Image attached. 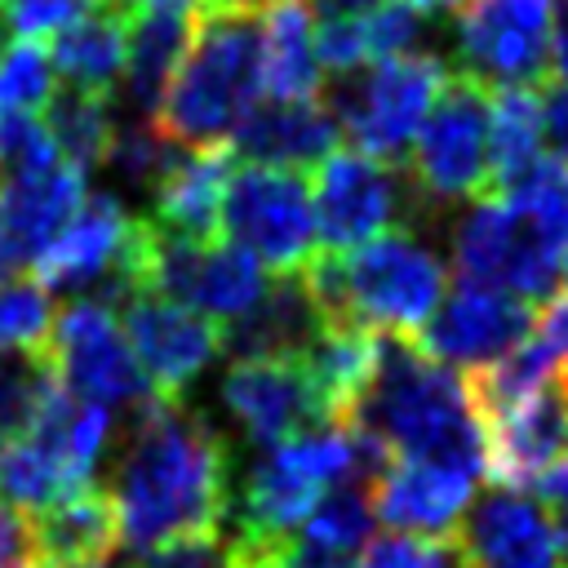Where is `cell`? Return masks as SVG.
<instances>
[{"instance_id": "cell-1", "label": "cell", "mask_w": 568, "mask_h": 568, "mask_svg": "<svg viewBox=\"0 0 568 568\" xmlns=\"http://www.w3.org/2000/svg\"><path fill=\"white\" fill-rule=\"evenodd\" d=\"M111 506L120 541L155 550L186 532H213L235 501V470L226 435L186 399H146L129 408L124 435H115Z\"/></svg>"}, {"instance_id": "cell-2", "label": "cell", "mask_w": 568, "mask_h": 568, "mask_svg": "<svg viewBox=\"0 0 568 568\" xmlns=\"http://www.w3.org/2000/svg\"><path fill=\"white\" fill-rule=\"evenodd\" d=\"M346 426L377 439L390 457L435 462L488 479V430L470 408L466 382L430 359L417 337L377 333L368 382Z\"/></svg>"}, {"instance_id": "cell-3", "label": "cell", "mask_w": 568, "mask_h": 568, "mask_svg": "<svg viewBox=\"0 0 568 568\" xmlns=\"http://www.w3.org/2000/svg\"><path fill=\"white\" fill-rule=\"evenodd\" d=\"M262 98V0H226L195 13L182 67L169 80L155 129L182 146H226Z\"/></svg>"}, {"instance_id": "cell-4", "label": "cell", "mask_w": 568, "mask_h": 568, "mask_svg": "<svg viewBox=\"0 0 568 568\" xmlns=\"http://www.w3.org/2000/svg\"><path fill=\"white\" fill-rule=\"evenodd\" d=\"M324 324L417 337L448 288V271L408 226L386 231L351 253H315L302 271Z\"/></svg>"}, {"instance_id": "cell-5", "label": "cell", "mask_w": 568, "mask_h": 568, "mask_svg": "<svg viewBox=\"0 0 568 568\" xmlns=\"http://www.w3.org/2000/svg\"><path fill=\"white\" fill-rule=\"evenodd\" d=\"M448 67L439 53H408L355 67L320 89V102L337 120V133L351 151L373 155L382 164H404Z\"/></svg>"}, {"instance_id": "cell-6", "label": "cell", "mask_w": 568, "mask_h": 568, "mask_svg": "<svg viewBox=\"0 0 568 568\" xmlns=\"http://www.w3.org/2000/svg\"><path fill=\"white\" fill-rule=\"evenodd\" d=\"M488 84L457 71L439 84L413 146H408V182L426 209H453L488 195Z\"/></svg>"}, {"instance_id": "cell-7", "label": "cell", "mask_w": 568, "mask_h": 568, "mask_svg": "<svg viewBox=\"0 0 568 568\" xmlns=\"http://www.w3.org/2000/svg\"><path fill=\"white\" fill-rule=\"evenodd\" d=\"M142 235L146 217H133L120 204V195H84L67 231L36 262V275L44 288L67 293L71 302H102L115 311L138 288Z\"/></svg>"}, {"instance_id": "cell-8", "label": "cell", "mask_w": 568, "mask_h": 568, "mask_svg": "<svg viewBox=\"0 0 568 568\" xmlns=\"http://www.w3.org/2000/svg\"><path fill=\"white\" fill-rule=\"evenodd\" d=\"M217 222L231 235V244H240L266 271L280 275H302L306 262L320 253L315 200L306 178L293 169H266V164L231 169L222 186Z\"/></svg>"}, {"instance_id": "cell-9", "label": "cell", "mask_w": 568, "mask_h": 568, "mask_svg": "<svg viewBox=\"0 0 568 568\" xmlns=\"http://www.w3.org/2000/svg\"><path fill=\"white\" fill-rule=\"evenodd\" d=\"M453 271L466 284L501 288L524 302H546L564 253L506 200V195H479L448 231Z\"/></svg>"}, {"instance_id": "cell-10", "label": "cell", "mask_w": 568, "mask_h": 568, "mask_svg": "<svg viewBox=\"0 0 568 568\" xmlns=\"http://www.w3.org/2000/svg\"><path fill=\"white\" fill-rule=\"evenodd\" d=\"M44 351L53 359L62 390H71L75 399L102 404L111 413L115 408L129 413V408L155 399V386L146 382L115 311L102 302H67L53 315Z\"/></svg>"}, {"instance_id": "cell-11", "label": "cell", "mask_w": 568, "mask_h": 568, "mask_svg": "<svg viewBox=\"0 0 568 568\" xmlns=\"http://www.w3.org/2000/svg\"><path fill=\"white\" fill-rule=\"evenodd\" d=\"M311 200H315V231L324 240V253H351L386 231H399L408 226L404 217L422 204L399 164H382L351 146L333 151L320 164Z\"/></svg>"}, {"instance_id": "cell-12", "label": "cell", "mask_w": 568, "mask_h": 568, "mask_svg": "<svg viewBox=\"0 0 568 568\" xmlns=\"http://www.w3.org/2000/svg\"><path fill=\"white\" fill-rule=\"evenodd\" d=\"M550 0H466L457 9V62L479 84H541L550 71Z\"/></svg>"}, {"instance_id": "cell-13", "label": "cell", "mask_w": 568, "mask_h": 568, "mask_svg": "<svg viewBox=\"0 0 568 568\" xmlns=\"http://www.w3.org/2000/svg\"><path fill=\"white\" fill-rule=\"evenodd\" d=\"M115 311H120L115 320L160 399H186L191 386L222 355V328L169 297L133 288Z\"/></svg>"}, {"instance_id": "cell-14", "label": "cell", "mask_w": 568, "mask_h": 568, "mask_svg": "<svg viewBox=\"0 0 568 568\" xmlns=\"http://www.w3.org/2000/svg\"><path fill=\"white\" fill-rule=\"evenodd\" d=\"M453 546L466 568H564L559 524L524 488L493 484L470 497Z\"/></svg>"}, {"instance_id": "cell-15", "label": "cell", "mask_w": 568, "mask_h": 568, "mask_svg": "<svg viewBox=\"0 0 568 568\" xmlns=\"http://www.w3.org/2000/svg\"><path fill=\"white\" fill-rule=\"evenodd\" d=\"M532 324H537L532 302L462 280L448 297H439V306L417 328V337L430 359L475 373L484 364H497L519 342H528Z\"/></svg>"}, {"instance_id": "cell-16", "label": "cell", "mask_w": 568, "mask_h": 568, "mask_svg": "<svg viewBox=\"0 0 568 568\" xmlns=\"http://www.w3.org/2000/svg\"><path fill=\"white\" fill-rule=\"evenodd\" d=\"M222 404L257 448H275L328 422L302 359H235L222 377Z\"/></svg>"}, {"instance_id": "cell-17", "label": "cell", "mask_w": 568, "mask_h": 568, "mask_svg": "<svg viewBox=\"0 0 568 568\" xmlns=\"http://www.w3.org/2000/svg\"><path fill=\"white\" fill-rule=\"evenodd\" d=\"M337 120L320 98H257L226 138V151L240 155V164L302 173L324 164L337 151Z\"/></svg>"}, {"instance_id": "cell-18", "label": "cell", "mask_w": 568, "mask_h": 568, "mask_svg": "<svg viewBox=\"0 0 568 568\" xmlns=\"http://www.w3.org/2000/svg\"><path fill=\"white\" fill-rule=\"evenodd\" d=\"M488 430V479L501 488H532L555 462L568 457V390L564 377L524 404L484 422Z\"/></svg>"}, {"instance_id": "cell-19", "label": "cell", "mask_w": 568, "mask_h": 568, "mask_svg": "<svg viewBox=\"0 0 568 568\" xmlns=\"http://www.w3.org/2000/svg\"><path fill=\"white\" fill-rule=\"evenodd\" d=\"M475 475L453 466L390 457L386 470L373 479V515L395 532L453 537L475 497Z\"/></svg>"}, {"instance_id": "cell-20", "label": "cell", "mask_w": 568, "mask_h": 568, "mask_svg": "<svg viewBox=\"0 0 568 568\" xmlns=\"http://www.w3.org/2000/svg\"><path fill=\"white\" fill-rule=\"evenodd\" d=\"M80 204H84V173L67 160L0 178V222L18 266L22 262L36 266L49 253V244L67 231Z\"/></svg>"}, {"instance_id": "cell-21", "label": "cell", "mask_w": 568, "mask_h": 568, "mask_svg": "<svg viewBox=\"0 0 568 568\" xmlns=\"http://www.w3.org/2000/svg\"><path fill=\"white\" fill-rule=\"evenodd\" d=\"M195 13L169 0H138L124 13V93L133 120H155L173 71L191 44Z\"/></svg>"}, {"instance_id": "cell-22", "label": "cell", "mask_w": 568, "mask_h": 568, "mask_svg": "<svg viewBox=\"0 0 568 568\" xmlns=\"http://www.w3.org/2000/svg\"><path fill=\"white\" fill-rule=\"evenodd\" d=\"M324 333V315L302 275H280L266 284L253 311L222 328V351L235 359H297Z\"/></svg>"}, {"instance_id": "cell-23", "label": "cell", "mask_w": 568, "mask_h": 568, "mask_svg": "<svg viewBox=\"0 0 568 568\" xmlns=\"http://www.w3.org/2000/svg\"><path fill=\"white\" fill-rule=\"evenodd\" d=\"M235 155L226 146H204V151H178L164 178L151 191V222L169 235L182 240H217L222 222V186L231 178Z\"/></svg>"}, {"instance_id": "cell-24", "label": "cell", "mask_w": 568, "mask_h": 568, "mask_svg": "<svg viewBox=\"0 0 568 568\" xmlns=\"http://www.w3.org/2000/svg\"><path fill=\"white\" fill-rule=\"evenodd\" d=\"M31 528H36V550L44 568H93L106 555H115V541H120L115 506L102 484L75 488L62 501L44 506L31 519Z\"/></svg>"}, {"instance_id": "cell-25", "label": "cell", "mask_w": 568, "mask_h": 568, "mask_svg": "<svg viewBox=\"0 0 568 568\" xmlns=\"http://www.w3.org/2000/svg\"><path fill=\"white\" fill-rule=\"evenodd\" d=\"M324 67L306 0H262V98H320Z\"/></svg>"}, {"instance_id": "cell-26", "label": "cell", "mask_w": 568, "mask_h": 568, "mask_svg": "<svg viewBox=\"0 0 568 568\" xmlns=\"http://www.w3.org/2000/svg\"><path fill=\"white\" fill-rule=\"evenodd\" d=\"M49 62L67 89L111 102V93L124 75V13L106 4V9L71 22L67 31L53 36Z\"/></svg>"}, {"instance_id": "cell-27", "label": "cell", "mask_w": 568, "mask_h": 568, "mask_svg": "<svg viewBox=\"0 0 568 568\" xmlns=\"http://www.w3.org/2000/svg\"><path fill=\"white\" fill-rule=\"evenodd\" d=\"M541 155V93L532 84L497 89L488 98V164L493 186H510L532 160Z\"/></svg>"}, {"instance_id": "cell-28", "label": "cell", "mask_w": 568, "mask_h": 568, "mask_svg": "<svg viewBox=\"0 0 568 568\" xmlns=\"http://www.w3.org/2000/svg\"><path fill=\"white\" fill-rule=\"evenodd\" d=\"M44 129L58 146V155L67 164H75L80 173L102 169L111 133H115V115L106 98L80 93V89H53V98L44 102Z\"/></svg>"}, {"instance_id": "cell-29", "label": "cell", "mask_w": 568, "mask_h": 568, "mask_svg": "<svg viewBox=\"0 0 568 568\" xmlns=\"http://www.w3.org/2000/svg\"><path fill=\"white\" fill-rule=\"evenodd\" d=\"M75 488H89V484H80V479H75L44 444H36L31 435H22V439H13V444L0 448V501H9L13 510L40 515L44 506L62 501V497L75 493Z\"/></svg>"}, {"instance_id": "cell-30", "label": "cell", "mask_w": 568, "mask_h": 568, "mask_svg": "<svg viewBox=\"0 0 568 568\" xmlns=\"http://www.w3.org/2000/svg\"><path fill=\"white\" fill-rule=\"evenodd\" d=\"M53 386L58 373L44 346H0V444H13L36 426Z\"/></svg>"}, {"instance_id": "cell-31", "label": "cell", "mask_w": 568, "mask_h": 568, "mask_svg": "<svg viewBox=\"0 0 568 568\" xmlns=\"http://www.w3.org/2000/svg\"><path fill=\"white\" fill-rule=\"evenodd\" d=\"M488 195H506L559 253H568V164H559L555 155H537L510 186Z\"/></svg>"}, {"instance_id": "cell-32", "label": "cell", "mask_w": 568, "mask_h": 568, "mask_svg": "<svg viewBox=\"0 0 568 568\" xmlns=\"http://www.w3.org/2000/svg\"><path fill=\"white\" fill-rule=\"evenodd\" d=\"M178 151H182V146H173V142L155 129V120H129V124H115L102 169H106L120 186H133V191H146V195H151Z\"/></svg>"}, {"instance_id": "cell-33", "label": "cell", "mask_w": 568, "mask_h": 568, "mask_svg": "<svg viewBox=\"0 0 568 568\" xmlns=\"http://www.w3.org/2000/svg\"><path fill=\"white\" fill-rule=\"evenodd\" d=\"M53 98V62L36 40L0 49V115H36Z\"/></svg>"}, {"instance_id": "cell-34", "label": "cell", "mask_w": 568, "mask_h": 568, "mask_svg": "<svg viewBox=\"0 0 568 568\" xmlns=\"http://www.w3.org/2000/svg\"><path fill=\"white\" fill-rule=\"evenodd\" d=\"M359 36H364V58L386 62V58H408V53H430V18L417 13L408 0H386L368 13H359Z\"/></svg>"}, {"instance_id": "cell-35", "label": "cell", "mask_w": 568, "mask_h": 568, "mask_svg": "<svg viewBox=\"0 0 568 568\" xmlns=\"http://www.w3.org/2000/svg\"><path fill=\"white\" fill-rule=\"evenodd\" d=\"M53 328V302L40 280L0 284V346H44Z\"/></svg>"}, {"instance_id": "cell-36", "label": "cell", "mask_w": 568, "mask_h": 568, "mask_svg": "<svg viewBox=\"0 0 568 568\" xmlns=\"http://www.w3.org/2000/svg\"><path fill=\"white\" fill-rule=\"evenodd\" d=\"M359 568H466L453 537H417V532H382L368 537Z\"/></svg>"}, {"instance_id": "cell-37", "label": "cell", "mask_w": 568, "mask_h": 568, "mask_svg": "<svg viewBox=\"0 0 568 568\" xmlns=\"http://www.w3.org/2000/svg\"><path fill=\"white\" fill-rule=\"evenodd\" d=\"M98 9H106V0H0V22L13 40L40 44Z\"/></svg>"}, {"instance_id": "cell-38", "label": "cell", "mask_w": 568, "mask_h": 568, "mask_svg": "<svg viewBox=\"0 0 568 568\" xmlns=\"http://www.w3.org/2000/svg\"><path fill=\"white\" fill-rule=\"evenodd\" d=\"M235 564H240L235 537L213 528V532H186V537H173L146 550L138 568H235Z\"/></svg>"}, {"instance_id": "cell-39", "label": "cell", "mask_w": 568, "mask_h": 568, "mask_svg": "<svg viewBox=\"0 0 568 568\" xmlns=\"http://www.w3.org/2000/svg\"><path fill=\"white\" fill-rule=\"evenodd\" d=\"M62 160L40 115H0V178Z\"/></svg>"}, {"instance_id": "cell-40", "label": "cell", "mask_w": 568, "mask_h": 568, "mask_svg": "<svg viewBox=\"0 0 568 568\" xmlns=\"http://www.w3.org/2000/svg\"><path fill=\"white\" fill-rule=\"evenodd\" d=\"M31 564H40L36 528L22 510L0 501V568H31Z\"/></svg>"}, {"instance_id": "cell-41", "label": "cell", "mask_w": 568, "mask_h": 568, "mask_svg": "<svg viewBox=\"0 0 568 568\" xmlns=\"http://www.w3.org/2000/svg\"><path fill=\"white\" fill-rule=\"evenodd\" d=\"M541 138L550 142L555 160L568 164V84L546 89V98H541Z\"/></svg>"}, {"instance_id": "cell-42", "label": "cell", "mask_w": 568, "mask_h": 568, "mask_svg": "<svg viewBox=\"0 0 568 568\" xmlns=\"http://www.w3.org/2000/svg\"><path fill=\"white\" fill-rule=\"evenodd\" d=\"M532 333L559 355V364H564V373H568V297H546V302H541V315H537V324H532Z\"/></svg>"}, {"instance_id": "cell-43", "label": "cell", "mask_w": 568, "mask_h": 568, "mask_svg": "<svg viewBox=\"0 0 568 568\" xmlns=\"http://www.w3.org/2000/svg\"><path fill=\"white\" fill-rule=\"evenodd\" d=\"M550 71L559 75V84H568V0L559 9L555 31H550Z\"/></svg>"}, {"instance_id": "cell-44", "label": "cell", "mask_w": 568, "mask_h": 568, "mask_svg": "<svg viewBox=\"0 0 568 568\" xmlns=\"http://www.w3.org/2000/svg\"><path fill=\"white\" fill-rule=\"evenodd\" d=\"M306 4H315L324 18H359V13H368L386 0H306Z\"/></svg>"}, {"instance_id": "cell-45", "label": "cell", "mask_w": 568, "mask_h": 568, "mask_svg": "<svg viewBox=\"0 0 568 568\" xmlns=\"http://www.w3.org/2000/svg\"><path fill=\"white\" fill-rule=\"evenodd\" d=\"M408 4H413L417 13H426V18L435 22V18H448V13H457V9L466 4V0H408Z\"/></svg>"}, {"instance_id": "cell-46", "label": "cell", "mask_w": 568, "mask_h": 568, "mask_svg": "<svg viewBox=\"0 0 568 568\" xmlns=\"http://www.w3.org/2000/svg\"><path fill=\"white\" fill-rule=\"evenodd\" d=\"M13 271H18V257H13L9 235H4V222H0V284H4V280H13Z\"/></svg>"}, {"instance_id": "cell-47", "label": "cell", "mask_w": 568, "mask_h": 568, "mask_svg": "<svg viewBox=\"0 0 568 568\" xmlns=\"http://www.w3.org/2000/svg\"><path fill=\"white\" fill-rule=\"evenodd\" d=\"M93 568H138V564H133L129 555H106V559H102V564H93Z\"/></svg>"}, {"instance_id": "cell-48", "label": "cell", "mask_w": 568, "mask_h": 568, "mask_svg": "<svg viewBox=\"0 0 568 568\" xmlns=\"http://www.w3.org/2000/svg\"><path fill=\"white\" fill-rule=\"evenodd\" d=\"M169 4H182V9L200 13V9H213V4H226V0H169Z\"/></svg>"}, {"instance_id": "cell-49", "label": "cell", "mask_w": 568, "mask_h": 568, "mask_svg": "<svg viewBox=\"0 0 568 568\" xmlns=\"http://www.w3.org/2000/svg\"><path fill=\"white\" fill-rule=\"evenodd\" d=\"M235 568H271V564H266V559H253V555H240Z\"/></svg>"}, {"instance_id": "cell-50", "label": "cell", "mask_w": 568, "mask_h": 568, "mask_svg": "<svg viewBox=\"0 0 568 568\" xmlns=\"http://www.w3.org/2000/svg\"><path fill=\"white\" fill-rule=\"evenodd\" d=\"M559 280H564V288H568V253H564V262H559ZM568 297V293H564Z\"/></svg>"}, {"instance_id": "cell-51", "label": "cell", "mask_w": 568, "mask_h": 568, "mask_svg": "<svg viewBox=\"0 0 568 568\" xmlns=\"http://www.w3.org/2000/svg\"><path fill=\"white\" fill-rule=\"evenodd\" d=\"M4 40H9V31H4V22H0V49H4Z\"/></svg>"}, {"instance_id": "cell-52", "label": "cell", "mask_w": 568, "mask_h": 568, "mask_svg": "<svg viewBox=\"0 0 568 568\" xmlns=\"http://www.w3.org/2000/svg\"><path fill=\"white\" fill-rule=\"evenodd\" d=\"M31 568H44V564H31Z\"/></svg>"}]
</instances>
